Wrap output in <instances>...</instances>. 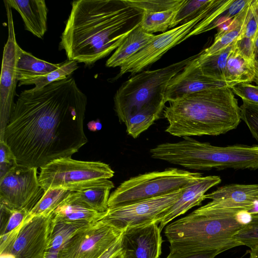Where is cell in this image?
Wrapping results in <instances>:
<instances>
[{
    "mask_svg": "<svg viewBox=\"0 0 258 258\" xmlns=\"http://www.w3.org/2000/svg\"><path fill=\"white\" fill-rule=\"evenodd\" d=\"M86 95L71 77L22 91L1 135L18 164L41 168L86 144Z\"/></svg>",
    "mask_w": 258,
    "mask_h": 258,
    "instance_id": "6da1fadb",
    "label": "cell"
},
{
    "mask_svg": "<svg viewBox=\"0 0 258 258\" xmlns=\"http://www.w3.org/2000/svg\"><path fill=\"white\" fill-rule=\"evenodd\" d=\"M60 37L67 58L87 66L108 56L137 27L143 11L123 0H78Z\"/></svg>",
    "mask_w": 258,
    "mask_h": 258,
    "instance_id": "7a4b0ae2",
    "label": "cell"
},
{
    "mask_svg": "<svg viewBox=\"0 0 258 258\" xmlns=\"http://www.w3.org/2000/svg\"><path fill=\"white\" fill-rule=\"evenodd\" d=\"M165 132L178 137L218 136L236 128L240 107L227 86L194 93L169 102L163 110Z\"/></svg>",
    "mask_w": 258,
    "mask_h": 258,
    "instance_id": "3957f363",
    "label": "cell"
},
{
    "mask_svg": "<svg viewBox=\"0 0 258 258\" xmlns=\"http://www.w3.org/2000/svg\"><path fill=\"white\" fill-rule=\"evenodd\" d=\"M243 227L236 222L234 215H215L196 209L168 224L164 234L170 250L181 253L223 252L241 245L233 236Z\"/></svg>",
    "mask_w": 258,
    "mask_h": 258,
    "instance_id": "277c9868",
    "label": "cell"
},
{
    "mask_svg": "<svg viewBox=\"0 0 258 258\" xmlns=\"http://www.w3.org/2000/svg\"><path fill=\"white\" fill-rule=\"evenodd\" d=\"M198 55L155 70L143 71L124 82L114 96V110L120 122L141 111L159 117L165 107V93L170 81Z\"/></svg>",
    "mask_w": 258,
    "mask_h": 258,
    "instance_id": "5b68a950",
    "label": "cell"
},
{
    "mask_svg": "<svg viewBox=\"0 0 258 258\" xmlns=\"http://www.w3.org/2000/svg\"><path fill=\"white\" fill-rule=\"evenodd\" d=\"M203 176L198 172L175 168L140 174L122 182L110 195L108 207L123 206L183 189Z\"/></svg>",
    "mask_w": 258,
    "mask_h": 258,
    "instance_id": "8992f818",
    "label": "cell"
},
{
    "mask_svg": "<svg viewBox=\"0 0 258 258\" xmlns=\"http://www.w3.org/2000/svg\"><path fill=\"white\" fill-rule=\"evenodd\" d=\"M114 174V171L106 163L64 157L41 167L38 180L44 191L62 188L77 192L100 185Z\"/></svg>",
    "mask_w": 258,
    "mask_h": 258,
    "instance_id": "52a82bcc",
    "label": "cell"
},
{
    "mask_svg": "<svg viewBox=\"0 0 258 258\" xmlns=\"http://www.w3.org/2000/svg\"><path fill=\"white\" fill-rule=\"evenodd\" d=\"M53 226V212L27 217L17 228L0 236V254L10 253L15 258H45Z\"/></svg>",
    "mask_w": 258,
    "mask_h": 258,
    "instance_id": "ba28073f",
    "label": "cell"
},
{
    "mask_svg": "<svg viewBox=\"0 0 258 258\" xmlns=\"http://www.w3.org/2000/svg\"><path fill=\"white\" fill-rule=\"evenodd\" d=\"M218 4V0H213L205 10L190 21L156 35L144 48L125 60L120 67L118 74L112 81L127 73H139L157 61L170 49L187 39L188 35L215 10Z\"/></svg>",
    "mask_w": 258,
    "mask_h": 258,
    "instance_id": "9c48e42d",
    "label": "cell"
},
{
    "mask_svg": "<svg viewBox=\"0 0 258 258\" xmlns=\"http://www.w3.org/2000/svg\"><path fill=\"white\" fill-rule=\"evenodd\" d=\"M44 192L36 168L17 164L0 177V203L10 209L30 212Z\"/></svg>",
    "mask_w": 258,
    "mask_h": 258,
    "instance_id": "30bf717a",
    "label": "cell"
},
{
    "mask_svg": "<svg viewBox=\"0 0 258 258\" xmlns=\"http://www.w3.org/2000/svg\"><path fill=\"white\" fill-rule=\"evenodd\" d=\"M183 189L123 206L109 208L100 220L122 231L128 227L153 223L159 224L164 214L177 201Z\"/></svg>",
    "mask_w": 258,
    "mask_h": 258,
    "instance_id": "8fae6325",
    "label": "cell"
},
{
    "mask_svg": "<svg viewBox=\"0 0 258 258\" xmlns=\"http://www.w3.org/2000/svg\"><path fill=\"white\" fill-rule=\"evenodd\" d=\"M122 232L102 220L92 223L63 245L59 251L58 258H98Z\"/></svg>",
    "mask_w": 258,
    "mask_h": 258,
    "instance_id": "7c38bea8",
    "label": "cell"
},
{
    "mask_svg": "<svg viewBox=\"0 0 258 258\" xmlns=\"http://www.w3.org/2000/svg\"><path fill=\"white\" fill-rule=\"evenodd\" d=\"M8 21V37L4 47L0 79V109L1 121L6 126L15 106L17 83V62L19 48L15 32L12 8L4 1ZM6 127V126H5Z\"/></svg>",
    "mask_w": 258,
    "mask_h": 258,
    "instance_id": "4fadbf2b",
    "label": "cell"
},
{
    "mask_svg": "<svg viewBox=\"0 0 258 258\" xmlns=\"http://www.w3.org/2000/svg\"><path fill=\"white\" fill-rule=\"evenodd\" d=\"M205 199L212 200L203 206L206 212L217 215H234L241 210L248 211L258 201V184L224 185L206 194Z\"/></svg>",
    "mask_w": 258,
    "mask_h": 258,
    "instance_id": "5bb4252c",
    "label": "cell"
},
{
    "mask_svg": "<svg viewBox=\"0 0 258 258\" xmlns=\"http://www.w3.org/2000/svg\"><path fill=\"white\" fill-rule=\"evenodd\" d=\"M161 232L156 223L124 229L121 244L125 257L159 258L163 242Z\"/></svg>",
    "mask_w": 258,
    "mask_h": 258,
    "instance_id": "9a60e30c",
    "label": "cell"
},
{
    "mask_svg": "<svg viewBox=\"0 0 258 258\" xmlns=\"http://www.w3.org/2000/svg\"><path fill=\"white\" fill-rule=\"evenodd\" d=\"M197 57L170 81L165 93L166 102L200 91L227 86L225 82L204 74Z\"/></svg>",
    "mask_w": 258,
    "mask_h": 258,
    "instance_id": "2e32d148",
    "label": "cell"
},
{
    "mask_svg": "<svg viewBox=\"0 0 258 258\" xmlns=\"http://www.w3.org/2000/svg\"><path fill=\"white\" fill-rule=\"evenodd\" d=\"M221 182L220 176H202L183 189L177 201L164 214L159 224L161 231L172 220L184 214L194 207L199 206L205 200L206 192Z\"/></svg>",
    "mask_w": 258,
    "mask_h": 258,
    "instance_id": "e0dca14e",
    "label": "cell"
},
{
    "mask_svg": "<svg viewBox=\"0 0 258 258\" xmlns=\"http://www.w3.org/2000/svg\"><path fill=\"white\" fill-rule=\"evenodd\" d=\"M21 15L25 30L42 39L47 30L48 9L44 0H7Z\"/></svg>",
    "mask_w": 258,
    "mask_h": 258,
    "instance_id": "ac0fdd59",
    "label": "cell"
},
{
    "mask_svg": "<svg viewBox=\"0 0 258 258\" xmlns=\"http://www.w3.org/2000/svg\"><path fill=\"white\" fill-rule=\"evenodd\" d=\"M156 35L144 31L140 25L133 30L107 59V67H121L133 55L147 45Z\"/></svg>",
    "mask_w": 258,
    "mask_h": 258,
    "instance_id": "d6986e66",
    "label": "cell"
},
{
    "mask_svg": "<svg viewBox=\"0 0 258 258\" xmlns=\"http://www.w3.org/2000/svg\"><path fill=\"white\" fill-rule=\"evenodd\" d=\"M254 77L252 61L242 55L235 47L234 43L229 54L225 68V82L227 86L231 88L241 83H250L253 82Z\"/></svg>",
    "mask_w": 258,
    "mask_h": 258,
    "instance_id": "ffe728a7",
    "label": "cell"
},
{
    "mask_svg": "<svg viewBox=\"0 0 258 258\" xmlns=\"http://www.w3.org/2000/svg\"><path fill=\"white\" fill-rule=\"evenodd\" d=\"M60 63H52L39 59L19 48L17 62V78L19 83L44 76L59 68Z\"/></svg>",
    "mask_w": 258,
    "mask_h": 258,
    "instance_id": "44dd1931",
    "label": "cell"
},
{
    "mask_svg": "<svg viewBox=\"0 0 258 258\" xmlns=\"http://www.w3.org/2000/svg\"><path fill=\"white\" fill-rule=\"evenodd\" d=\"M114 187L113 183L108 179L100 185L73 192L70 199L91 210L104 213L108 209L110 191Z\"/></svg>",
    "mask_w": 258,
    "mask_h": 258,
    "instance_id": "7402d4cb",
    "label": "cell"
},
{
    "mask_svg": "<svg viewBox=\"0 0 258 258\" xmlns=\"http://www.w3.org/2000/svg\"><path fill=\"white\" fill-rule=\"evenodd\" d=\"M249 3L234 18L227 30L221 33L218 32L216 34L213 44L199 53L200 57H206L217 54L236 40L241 33Z\"/></svg>",
    "mask_w": 258,
    "mask_h": 258,
    "instance_id": "603a6c76",
    "label": "cell"
},
{
    "mask_svg": "<svg viewBox=\"0 0 258 258\" xmlns=\"http://www.w3.org/2000/svg\"><path fill=\"white\" fill-rule=\"evenodd\" d=\"M70 197L53 212L55 220L93 223L99 221L105 213L98 212L72 201Z\"/></svg>",
    "mask_w": 258,
    "mask_h": 258,
    "instance_id": "cb8c5ba5",
    "label": "cell"
},
{
    "mask_svg": "<svg viewBox=\"0 0 258 258\" xmlns=\"http://www.w3.org/2000/svg\"><path fill=\"white\" fill-rule=\"evenodd\" d=\"M91 223L85 221H59L53 217L51 240L47 252L59 253L61 248L76 233Z\"/></svg>",
    "mask_w": 258,
    "mask_h": 258,
    "instance_id": "d4e9b609",
    "label": "cell"
},
{
    "mask_svg": "<svg viewBox=\"0 0 258 258\" xmlns=\"http://www.w3.org/2000/svg\"><path fill=\"white\" fill-rule=\"evenodd\" d=\"M73 191L62 188L49 189L29 212L27 217L52 213L60 205L66 201Z\"/></svg>",
    "mask_w": 258,
    "mask_h": 258,
    "instance_id": "484cf974",
    "label": "cell"
},
{
    "mask_svg": "<svg viewBox=\"0 0 258 258\" xmlns=\"http://www.w3.org/2000/svg\"><path fill=\"white\" fill-rule=\"evenodd\" d=\"M235 42L221 52L212 56L201 58L199 57V53H198L197 60L204 74L225 82L227 59Z\"/></svg>",
    "mask_w": 258,
    "mask_h": 258,
    "instance_id": "4316f807",
    "label": "cell"
},
{
    "mask_svg": "<svg viewBox=\"0 0 258 258\" xmlns=\"http://www.w3.org/2000/svg\"><path fill=\"white\" fill-rule=\"evenodd\" d=\"M179 9L155 13L143 12L140 26L144 31L151 34L165 32L170 28Z\"/></svg>",
    "mask_w": 258,
    "mask_h": 258,
    "instance_id": "83f0119b",
    "label": "cell"
},
{
    "mask_svg": "<svg viewBox=\"0 0 258 258\" xmlns=\"http://www.w3.org/2000/svg\"><path fill=\"white\" fill-rule=\"evenodd\" d=\"M79 68L78 62L67 60L61 63L57 69L41 77L24 82L19 83L18 86L34 85V90L41 89L54 82L66 79Z\"/></svg>",
    "mask_w": 258,
    "mask_h": 258,
    "instance_id": "f1b7e54d",
    "label": "cell"
},
{
    "mask_svg": "<svg viewBox=\"0 0 258 258\" xmlns=\"http://www.w3.org/2000/svg\"><path fill=\"white\" fill-rule=\"evenodd\" d=\"M213 0H185L177 11L170 27L172 28L190 21L205 10Z\"/></svg>",
    "mask_w": 258,
    "mask_h": 258,
    "instance_id": "f546056e",
    "label": "cell"
},
{
    "mask_svg": "<svg viewBox=\"0 0 258 258\" xmlns=\"http://www.w3.org/2000/svg\"><path fill=\"white\" fill-rule=\"evenodd\" d=\"M160 117L155 114L146 111H139L130 116L124 123L127 134L137 138L148 130Z\"/></svg>",
    "mask_w": 258,
    "mask_h": 258,
    "instance_id": "4dcf8cb0",
    "label": "cell"
},
{
    "mask_svg": "<svg viewBox=\"0 0 258 258\" xmlns=\"http://www.w3.org/2000/svg\"><path fill=\"white\" fill-rule=\"evenodd\" d=\"M29 213L25 209L11 210L1 204L0 236L7 234L19 227Z\"/></svg>",
    "mask_w": 258,
    "mask_h": 258,
    "instance_id": "1f68e13d",
    "label": "cell"
},
{
    "mask_svg": "<svg viewBox=\"0 0 258 258\" xmlns=\"http://www.w3.org/2000/svg\"><path fill=\"white\" fill-rule=\"evenodd\" d=\"M124 3L143 12L155 13L179 9L185 0H123Z\"/></svg>",
    "mask_w": 258,
    "mask_h": 258,
    "instance_id": "d6a6232c",
    "label": "cell"
},
{
    "mask_svg": "<svg viewBox=\"0 0 258 258\" xmlns=\"http://www.w3.org/2000/svg\"><path fill=\"white\" fill-rule=\"evenodd\" d=\"M242 101L240 106L241 119L244 121L252 137L258 142V104Z\"/></svg>",
    "mask_w": 258,
    "mask_h": 258,
    "instance_id": "836d02e7",
    "label": "cell"
},
{
    "mask_svg": "<svg viewBox=\"0 0 258 258\" xmlns=\"http://www.w3.org/2000/svg\"><path fill=\"white\" fill-rule=\"evenodd\" d=\"M233 238L250 248L258 244V216L252 217L251 222L238 231Z\"/></svg>",
    "mask_w": 258,
    "mask_h": 258,
    "instance_id": "e575fe53",
    "label": "cell"
},
{
    "mask_svg": "<svg viewBox=\"0 0 258 258\" xmlns=\"http://www.w3.org/2000/svg\"><path fill=\"white\" fill-rule=\"evenodd\" d=\"M252 0L249 3L245 22L239 37L256 40L258 33V20L252 6Z\"/></svg>",
    "mask_w": 258,
    "mask_h": 258,
    "instance_id": "d590c367",
    "label": "cell"
},
{
    "mask_svg": "<svg viewBox=\"0 0 258 258\" xmlns=\"http://www.w3.org/2000/svg\"><path fill=\"white\" fill-rule=\"evenodd\" d=\"M233 93L242 100L258 104V86L248 83H241L230 88Z\"/></svg>",
    "mask_w": 258,
    "mask_h": 258,
    "instance_id": "8d00e7d4",
    "label": "cell"
},
{
    "mask_svg": "<svg viewBox=\"0 0 258 258\" xmlns=\"http://www.w3.org/2000/svg\"><path fill=\"white\" fill-rule=\"evenodd\" d=\"M1 177L10 169L17 165L16 158L9 146L3 140L0 141Z\"/></svg>",
    "mask_w": 258,
    "mask_h": 258,
    "instance_id": "74e56055",
    "label": "cell"
},
{
    "mask_svg": "<svg viewBox=\"0 0 258 258\" xmlns=\"http://www.w3.org/2000/svg\"><path fill=\"white\" fill-rule=\"evenodd\" d=\"M255 40L246 37H238L235 42V46L246 59L252 61L255 55Z\"/></svg>",
    "mask_w": 258,
    "mask_h": 258,
    "instance_id": "f35d334b",
    "label": "cell"
},
{
    "mask_svg": "<svg viewBox=\"0 0 258 258\" xmlns=\"http://www.w3.org/2000/svg\"><path fill=\"white\" fill-rule=\"evenodd\" d=\"M222 251L221 250H215L198 252L181 253L170 250V252L166 258H215Z\"/></svg>",
    "mask_w": 258,
    "mask_h": 258,
    "instance_id": "ab89813d",
    "label": "cell"
},
{
    "mask_svg": "<svg viewBox=\"0 0 258 258\" xmlns=\"http://www.w3.org/2000/svg\"><path fill=\"white\" fill-rule=\"evenodd\" d=\"M121 236L98 258H118L122 254Z\"/></svg>",
    "mask_w": 258,
    "mask_h": 258,
    "instance_id": "60d3db41",
    "label": "cell"
},
{
    "mask_svg": "<svg viewBox=\"0 0 258 258\" xmlns=\"http://www.w3.org/2000/svg\"><path fill=\"white\" fill-rule=\"evenodd\" d=\"M236 222L245 226L249 224L252 220V216L247 210L238 211L234 215Z\"/></svg>",
    "mask_w": 258,
    "mask_h": 258,
    "instance_id": "b9f144b4",
    "label": "cell"
},
{
    "mask_svg": "<svg viewBox=\"0 0 258 258\" xmlns=\"http://www.w3.org/2000/svg\"><path fill=\"white\" fill-rule=\"evenodd\" d=\"M252 64L255 72V77L253 82L258 86V53L255 50V48L254 58L252 60Z\"/></svg>",
    "mask_w": 258,
    "mask_h": 258,
    "instance_id": "7bdbcfd3",
    "label": "cell"
},
{
    "mask_svg": "<svg viewBox=\"0 0 258 258\" xmlns=\"http://www.w3.org/2000/svg\"><path fill=\"white\" fill-rule=\"evenodd\" d=\"M88 128L92 131H98L101 129L102 125L99 121H91L88 122Z\"/></svg>",
    "mask_w": 258,
    "mask_h": 258,
    "instance_id": "ee69618b",
    "label": "cell"
},
{
    "mask_svg": "<svg viewBox=\"0 0 258 258\" xmlns=\"http://www.w3.org/2000/svg\"><path fill=\"white\" fill-rule=\"evenodd\" d=\"M252 217L258 216V201L255 202L252 207L247 211Z\"/></svg>",
    "mask_w": 258,
    "mask_h": 258,
    "instance_id": "f6af8a7d",
    "label": "cell"
},
{
    "mask_svg": "<svg viewBox=\"0 0 258 258\" xmlns=\"http://www.w3.org/2000/svg\"><path fill=\"white\" fill-rule=\"evenodd\" d=\"M250 258H258V244L250 248Z\"/></svg>",
    "mask_w": 258,
    "mask_h": 258,
    "instance_id": "bcb514c9",
    "label": "cell"
},
{
    "mask_svg": "<svg viewBox=\"0 0 258 258\" xmlns=\"http://www.w3.org/2000/svg\"><path fill=\"white\" fill-rule=\"evenodd\" d=\"M251 4L258 20V0H252Z\"/></svg>",
    "mask_w": 258,
    "mask_h": 258,
    "instance_id": "7dc6e473",
    "label": "cell"
},
{
    "mask_svg": "<svg viewBox=\"0 0 258 258\" xmlns=\"http://www.w3.org/2000/svg\"><path fill=\"white\" fill-rule=\"evenodd\" d=\"M0 258H15V257L10 253H1L0 254Z\"/></svg>",
    "mask_w": 258,
    "mask_h": 258,
    "instance_id": "c3c4849f",
    "label": "cell"
},
{
    "mask_svg": "<svg viewBox=\"0 0 258 258\" xmlns=\"http://www.w3.org/2000/svg\"><path fill=\"white\" fill-rule=\"evenodd\" d=\"M255 50L258 53V33L255 42Z\"/></svg>",
    "mask_w": 258,
    "mask_h": 258,
    "instance_id": "681fc988",
    "label": "cell"
},
{
    "mask_svg": "<svg viewBox=\"0 0 258 258\" xmlns=\"http://www.w3.org/2000/svg\"><path fill=\"white\" fill-rule=\"evenodd\" d=\"M118 258H125L123 251L122 254L119 256Z\"/></svg>",
    "mask_w": 258,
    "mask_h": 258,
    "instance_id": "f907efd6",
    "label": "cell"
}]
</instances>
